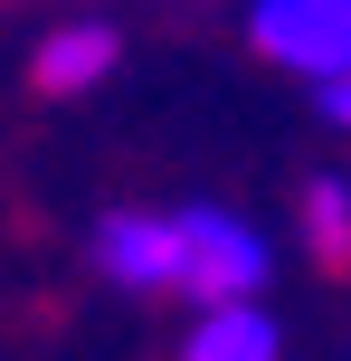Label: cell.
<instances>
[{"label":"cell","mask_w":351,"mask_h":361,"mask_svg":"<svg viewBox=\"0 0 351 361\" xmlns=\"http://www.w3.org/2000/svg\"><path fill=\"white\" fill-rule=\"evenodd\" d=\"M95 267L133 295H171V209H114L95 219Z\"/></svg>","instance_id":"277c9868"},{"label":"cell","mask_w":351,"mask_h":361,"mask_svg":"<svg viewBox=\"0 0 351 361\" xmlns=\"http://www.w3.org/2000/svg\"><path fill=\"white\" fill-rule=\"evenodd\" d=\"M314 105H323V114H333V124L351 133V76H333V86H314Z\"/></svg>","instance_id":"52a82bcc"},{"label":"cell","mask_w":351,"mask_h":361,"mask_svg":"<svg viewBox=\"0 0 351 361\" xmlns=\"http://www.w3.org/2000/svg\"><path fill=\"white\" fill-rule=\"evenodd\" d=\"M266 238L238 209H171V295L190 305H247L266 295Z\"/></svg>","instance_id":"6da1fadb"},{"label":"cell","mask_w":351,"mask_h":361,"mask_svg":"<svg viewBox=\"0 0 351 361\" xmlns=\"http://www.w3.org/2000/svg\"><path fill=\"white\" fill-rule=\"evenodd\" d=\"M304 247L323 267H351V180H304Z\"/></svg>","instance_id":"8992f818"},{"label":"cell","mask_w":351,"mask_h":361,"mask_svg":"<svg viewBox=\"0 0 351 361\" xmlns=\"http://www.w3.org/2000/svg\"><path fill=\"white\" fill-rule=\"evenodd\" d=\"M247 48L304 86H333L351 76V0H247Z\"/></svg>","instance_id":"7a4b0ae2"},{"label":"cell","mask_w":351,"mask_h":361,"mask_svg":"<svg viewBox=\"0 0 351 361\" xmlns=\"http://www.w3.org/2000/svg\"><path fill=\"white\" fill-rule=\"evenodd\" d=\"M181 361H285V333H276V314H257V295L247 305H200Z\"/></svg>","instance_id":"5b68a950"},{"label":"cell","mask_w":351,"mask_h":361,"mask_svg":"<svg viewBox=\"0 0 351 361\" xmlns=\"http://www.w3.org/2000/svg\"><path fill=\"white\" fill-rule=\"evenodd\" d=\"M114 57H124V29L76 10V19H57V29L29 48V86H38V95H95V86L114 76Z\"/></svg>","instance_id":"3957f363"}]
</instances>
